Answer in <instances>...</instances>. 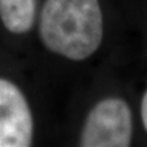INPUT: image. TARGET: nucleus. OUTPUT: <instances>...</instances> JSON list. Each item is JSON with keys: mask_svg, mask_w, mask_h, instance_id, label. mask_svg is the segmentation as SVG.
Masks as SVG:
<instances>
[{"mask_svg": "<svg viewBox=\"0 0 147 147\" xmlns=\"http://www.w3.org/2000/svg\"><path fill=\"white\" fill-rule=\"evenodd\" d=\"M141 118H142V124H144L145 130L147 131V91L145 92L141 102Z\"/></svg>", "mask_w": 147, "mask_h": 147, "instance_id": "obj_5", "label": "nucleus"}, {"mask_svg": "<svg viewBox=\"0 0 147 147\" xmlns=\"http://www.w3.org/2000/svg\"><path fill=\"white\" fill-rule=\"evenodd\" d=\"M132 136V114L124 99L99 100L87 114L80 136L82 147H126Z\"/></svg>", "mask_w": 147, "mask_h": 147, "instance_id": "obj_2", "label": "nucleus"}, {"mask_svg": "<svg viewBox=\"0 0 147 147\" xmlns=\"http://www.w3.org/2000/svg\"><path fill=\"white\" fill-rule=\"evenodd\" d=\"M34 121L28 100L18 86L0 77V147H28Z\"/></svg>", "mask_w": 147, "mask_h": 147, "instance_id": "obj_3", "label": "nucleus"}, {"mask_svg": "<svg viewBox=\"0 0 147 147\" xmlns=\"http://www.w3.org/2000/svg\"><path fill=\"white\" fill-rule=\"evenodd\" d=\"M39 37L54 54L81 61L97 52L103 39L98 0H45L39 15Z\"/></svg>", "mask_w": 147, "mask_h": 147, "instance_id": "obj_1", "label": "nucleus"}, {"mask_svg": "<svg viewBox=\"0 0 147 147\" xmlns=\"http://www.w3.org/2000/svg\"><path fill=\"white\" fill-rule=\"evenodd\" d=\"M38 0H0V20L13 34H24L34 25Z\"/></svg>", "mask_w": 147, "mask_h": 147, "instance_id": "obj_4", "label": "nucleus"}]
</instances>
